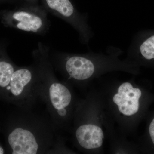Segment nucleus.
<instances>
[{"label":"nucleus","mask_w":154,"mask_h":154,"mask_svg":"<svg viewBox=\"0 0 154 154\" xmlns=\"http://www.w3.org/2000/svg\"><path fill=\"white\" fill-rule=\"evenodd\" d=\"M148 133L152 143L154 146V117L149 125Z\"/></svg>","instance_id":"11"},{"label":"nucleus","mask_w":154,"mask_h":154,"mask_svg":"<svg viewBox=\"0 0 154 154\" xmlns=\"http://www.w3.org/2000/svg\"><path fill=\"white\" fill-rule=\"evenodd\" d=\"M65 68L70 78L85 80L94 74L95 66L91 60L81 56L71 57L67 60Z\"/></svg>","instance_id":"6"},{"label":"nucleus","mask_w":154,"mask_h":154,"mask_svg":"<svg viewBox=\"0 0 154 154\" xmlns=\"http://www.w3.org/2000/svg\"><path fill=\"white\" fill-rule=\"evenodd\" d=\"M48 95L51 106L58 115L61 117L65 116L66 108L72 100V95L68 89L61 83L53 82L49 86Z\"/></svg>","instance_id":"4"},{"label":"nucleus","mask_w":154,"mask_h":154,"mask_svg":"<svg viewBox=\"0 0 154 154\" xmlns=\"http://www.w3.org/2000/svg\"><path fill=\"white\" fill-rule=\"evenodd\" d=\"M4 49L0 47V87H8L11 77L16 69L13 64L4 55Z\"/></svg>","instance_id":"9"},{"label":"nucleus","mask_w":154,"mask_h":154,"mask_svg":"<svg viewBox=\"0 0 154 154\" xmlns=\"http://www.w3.org/2000/svg\"><path fill=\"white\" fill-rule=\"evenodd\" d=\"M48 8L54 15L63 19H71L75 15V9L69 0H45Z\"/></svg>","instance_id":"8"},{"label":"nucleus","mask_w":154,"mask_h":154,"mask_svg":"<svg viewBox=\"0 0 154 154\" xmlns=\"http://www.w3.org/2000/svg\"><path fill=\"white\" fill-rule=\"evenodd\" d=\"M33 78L32 70L28 68H22L15 70L11 77L8 90H10L15 96L22 95L25 88L29 85Z\"/></svg>","instance_id":"7"},{"label":"nucleus","mask_w":154,"mask_h":154,"mask_svg":"<svg viewBox=\"0 0 154 154\" xmlns=\"http://www.w3.org/2000/svg\"><path fill=\"white\" fill-rule=\"evenodd\" d=\"M142 93L140 89L134 88L131 84L123 83L118 89V93L113 98V101L118 106L119 111L126 116L137 113L140 107V99Z\"/></svg>","instance_id":"2"},{"label":"nucleus","mask_w":154,"mask_h":154,"mask_svg":"<svg viewBox=\"0 0 154 154\" xmlns=\"http://www.w3.org/2000/svg\"><path fill=\"white\" fill-rule=\"evenodd\" d=\"M76 137L80 146L84 148L91 149L102 146L104 134L99 126L87 124L81 125L77 129Z\"/></svg>","instance_id":"5"},{"label":"nucleus","mask_w":154,"mask_h":154,"mask_svg":"<svg viewBox=\"0 0 154 154\" xmlns=\"http://www.w3.org/2000/svg\"><path fill=\"white\" fill-rule=\"evenodd\" d=\"M8 142L14 154H35L39 145L35 135L28 130L15 128L9 134Z\"/></svg>","instance_id":"3"},{"label":"nucleus","mask_w":154,"mask_h":154,"mask_svg":"<svg viewBox=\"0 0 154 154\" xmlns=\"http://www.w3.org/2000/svg\"><path fill=\"white\" fill-rule=\"evenodd\" d=\"M2 23L5 26L18 30L41 34L48 28L47 15L37 8H23L7 11L0 14Z\"/></svg>","instance_id":"1"},{"label":"nucleus","mask_w":154,"mask_h":154,"mask_svg":"<svg viewBox=\"0 0 154 154\" xmlns=\"http://www.w3.org/2000/svg\"><path fill=\"white\" fill-rule=\"evenodd\" d=\"M4 153V149L2 147L0 146V154H3Z\"/></svg>","instance_id":"12"},{"label":"nucleus","mask_w":154,"mask_h":154,"mask_svg":"<svg viewBox=\"0 0 154 154\" xmlns=\"http://www.w3.org/2000/svg\"><path fill=\"white\" fill-rule=\"evenodd\" d=\"M142 55L147 60L154 59V35L144 42L140 45Z\"/></svg>","instance_id":"10"}]
</instances>
